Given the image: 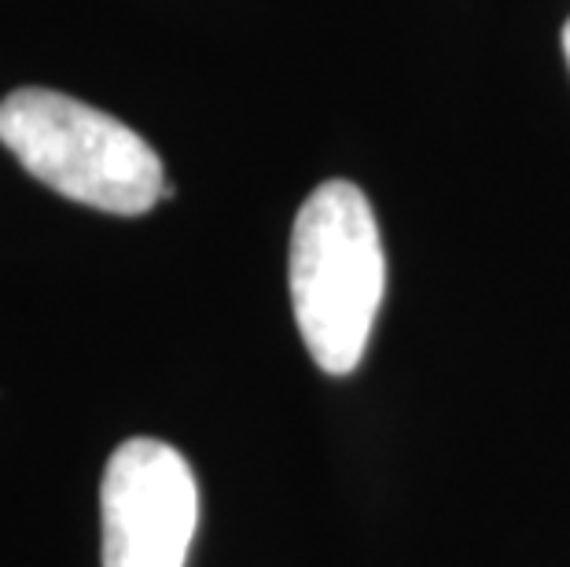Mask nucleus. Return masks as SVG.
I'll use <instances>...</instances> for the list:
<instances>
[{"instance_id":"20e7f679","label":"nucleus","mask_w":570,"mask_h":567,"mask_svg":"<svg viewBox=\"0 0 570 567\" xmlns=\"http://www.w3.org/2000/svg\"><path fill=\"white\" fill-rule=\"evenodd\" d=\"M563 52H567V63H570V19H567V27H563Z\"/></svg>"},{"instance_id":"7ed1b4c3","label":"nucleus","mask_w":570,"mask_h":567,"mask_svg":"<svg viewBox=\"0 0 570 567\" xmlns=\"http://www.w3.org/2000/svg\"><path fill=\"white\" fill-rule=\"evenodd\" d=\"M104 567H185L199 520L188 461L159 439H129L100 487Z\"/></svg>"},{"instance_id":"f03ea898","label":"nucleus","mask_w":570,"mask_h":567,"mask_svg":"<svg viewBox=\"0 0 570 567\" xmlns=\"http://www.w3.org/2000/svg\"><path fill=\"white\" fill-rule=\"evenodd\" d=\"M0 144L59 196L107 214H144L166 196L163 159L118 118L52 89L0 100Z\"/></svg>"},{"instance_id":"f257e3e1","label":"nucleus","mask_w":570,"mask_h":567,"mask_svg":"<svg viewBox=\"0 0 570 567\" xmlns=\"http://www.w3.org/2000/svg\"><path fill=\"white\" fill-rule=\"evenodd\" d=\"M291 310L313 361L346 377L361 365L386 292L380 225L365 192L324 180L291 228Z\"/></svg>"}]
</instances>
